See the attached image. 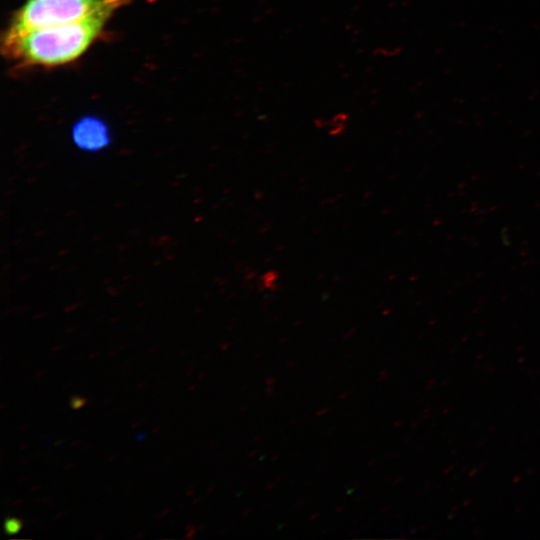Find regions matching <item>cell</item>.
Instances as JSON below:
<instances>
[{
  "label": "cell",
  "instance_id": "obj_1",
  "mask_svg": "<svg viewBox=\"0 0 540 540\" xmlns=\"http://www.w3.org/2000/svg\"><path fill=\"white\" fill-rule=\"evenodd\" d=\"M127 0H112L86 18L18 35H3L2 52L22 65L53 67L79 58Z\"/></svg>",
  "mask_w": 540,
  "mask_h": 540
},
{
  "label": "cell",
  "instance_id": "obj_2",
  "mask_svg": "<svg viewBox=\"0 0 540 540\" xmlns=\"http://www.w3.org/2000/svg\"><path fill=\"white\" fill-rule=\"evenodd\" d=\"M112 0H26L14 13L4 35H18L82 20Z\"/></svg>",
  "mask_w": 540,
  "mask_h": 540
},
{
  "label": "cell",
  "instance_id": "obj_3",
  "mask_svg": "<svg viewBox=\"0 0 540 540\" xmlns=\"http://www.w3.org/2000/svg\"><path fill=\"white\" fill-rule=\"evenodd\" d=\"M73 142L82 150L98 151L110 142L106 124L99 118L87 116L79 119L72 128Z\"/></svg>",
  "mask_w": 540,
  "mask_h": 540
},
{
  "label": "cell",
  "instance_id": "obj_4",
  "mask_svg": "<svg viewBox=\"0 0 540 540\" xmlns=\"http://www.w3.org/2000/svg\"><path fill=\"white\" fill-rule=\"evenodd\" d=\"M23 527V522L16 517L6 518L4 521V531L8 535L18 533Z\"/></svg>",
  "mask_w": 540,
  "mask_h": 540
},
{
  "label": "cell",
  "instance_id": "obj_5",
  "mask_svg": "<svg viewBox=\"0 0 540 540\" xmlns=\"http://www.w3.org/2000/svg\"><path fill=\"white\" fill-rule=\"evenodd\" d=\"M87 401L88 400L82 396L74 395L70 398V407L74 410L80 409L86 405Z\"/></svg>",
  "mask_w": 540,
  "mask_h": 540
},
{
  "label": "cell",
  "instance_id": "obj_6",
  "mask_svg": "<svg viewBox=\"0 0 540 540\" xmlns=\"http://www.w3.org/2000/svg\"><path fill=\"white\" fill-rule=\"evenodd\" d=\"M169 512H170V509H166L163 513L159 514L158 517H156V519H159L160 517H163L164 515H166Z\"/></svg>",
  "mask_w": 540,
  "mask_h": 540
}]
</instances>
